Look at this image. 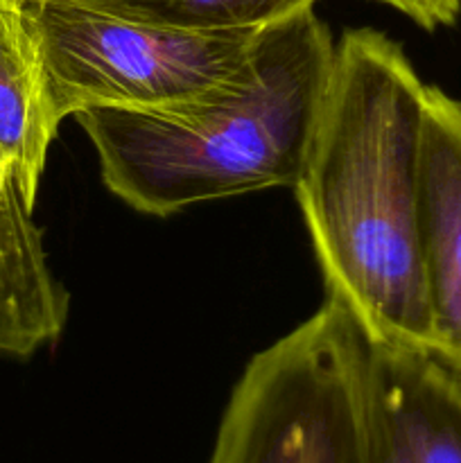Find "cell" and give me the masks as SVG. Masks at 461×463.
Masks as SVG:
<instances>
[{"label":"cell","instance_id":"1","mask_svg":"<svg viewBox=\"0 0 461 463\" xmlns=\"http://www.w3.org/2000/svg\"><path fill=\"white\" fill-rule=\"evenodd\" d=\"M425 93L389 36L343 32L294 185L328 294L373 342L434 346L419 244Z\"/></svg>","mask_w":461,"mask_h":463},{"label":"cell","instance_id":"2","mask_svg":"<svg viewBox=\"0 0 461 463\" xmlns=\"http://www.w3.org/2000/svg\"><path fill=\"white\" fill-rule=\"evenodd\" d=\"M334 43L315 9L267 25L251 81L170 111L86 109L102 179L131 208L170 215L211 199L294 188L333 71Z\"/></svg>","mask_w":461,"mask_h":463},{"label":"cell","instance_id":"3","mask_svg":"<svg viewBox=\"0 0 461 463\" xmlns=\"http://www.w3.org/2000/svg\"><path fill=\"white\" fill-rule=\"evenodd\" d=\"M57 120L86 109L170 111L251 81L260 30L154 27L71 0H23Z\"/></svg>","mask_w":461,"mask_h":463},{"label":"cell","instance_id":"4","mask_svg":"<svg viewBox=\"0 0 461 463\" xmlns=\"http://www.w3.org/2000/svg\"><path fill=\"white\" fill-rule=\"evenodd\" d=\"M371 337L330 297L247 366L208 463H362L360 402Z\"/></svg>","mask_w":461,"mask_h":463},{"label":"cell","instance_id":"5","mask_svg":"<svg viewBox=\"0 0 461 463\" xmlns=\"http://www.w3.org/2000/svg\"><path fill=\"white\" fill-rule=\"evenodd\" d=\"M360 432L362 463H461V362L371 339Z\"/></svg>","mask_w":461,"mask_h":463},{"label":"cell","instance_id":"6","mask_svg":"<svg viewBox=\"0 0 461 463\" xmlns=\"http://www.w3.org/2000/svg\"><path fill=\"white\" fill-rule=\"evenodd\" d=\"M419 244L434 346L461 362V99L425 93Z\"/></svg>","mask_w":461,"mask_h":463},{"label":"cell","instance_id":"7","mask_svg":"<svg viewBox=\"0 0 461 463\" xmlns=\"http://www.w3.org/2000/svg\"><path fill=\"white\" fill-rule=\"evenodd\" d=\"M34 202L0 158V355L30 357L61 335L71 298L52 276Z\"/></svg>","mask_w":461,"mask_h":463},{"label":"cell","instance_id":"8","mask_svg":"<svg viewBox=\"0 0 461 463\" xmlns=\"http://www.w3.org/2000/svg\"><path fill=\"white\" fill-rule=\"evenodd\" d=\"M59 120L23 0H0V158L36 202Z\"/></svg>","mask_w":461,"mask_h":463},{"label":"cell","instance_id":"9","mask_svg":"<svg viewBox=\"0 0 461 463\" xmlns=\"http://www.w3.org/2000/svg\"><path fill=\"white\" fill-rule=\"evenodd\" d=\"M95 12L154 27L190 32L260 30L303 9L316 0H71Z\"/></svg>","mask_w":461,"mask_h":463},{"label":"cell","instance_id":"10","mask_svg":"<svg viewBox=\"0 0 461 463\" xmlns=\"http://www.w3.org/2000/svg\"><path fill=\"white\" fill-rule=\"evenodd\" d=\"M375 3L389 5V7L405 14L407 18H423V16H429V14L438 12L447 0H375Z\"/></svg>","mask_w":461,"mask_h":463},{"label":"cell","instance_id":"11","mask_svg":"<svg viewBox=\"0 0 461 463\" xmlns=\"http://www.w3.org/2000/svg\"><path fill=\"white\" fill-rule=\"evenodd\" d=\"M456 3H459V7H461V0H456Z\"/></svg>","mask_w":461,"mask_h":463}]
</instances>
